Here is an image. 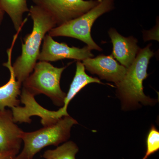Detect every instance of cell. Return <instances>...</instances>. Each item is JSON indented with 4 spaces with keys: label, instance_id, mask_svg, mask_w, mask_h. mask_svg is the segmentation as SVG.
<instances>
[{
    "label": "cell",
    "instance_id": "cell-1",
    "mask_svg": "<svg viewBox=\"0 0 159 159\" xmlns=\"http://www.w3.org/2000/svg\"><path fill=\"white\" fill-rule=\"evenodd\" d=\"M29 12L33 20V29L31 33L24 37L21 54L12 66L16 80L22 84L34 70L39 56L41 44L45 36L57 26L52 16L39 6H31Z\"/></svg>",
    "mask_w": 159,
    "mask_h": 159
},
{
    "label": "cell",
    "instance_id": "cell-2",
    "mask_svg": "<svg viewBox=\"0 0 159 159\" xmlns=\"http://www.w3.org/2000/svg\"><path fill=\"white\" fill-rule=\"evenodd\" d=\"M151 44L140 49L135 59L126 68L123 79L117 86L118 96L122 101L123 109H129L139 105H152L154 100L144 93L143 81L147 78V69L149 61L154 53L151 50Z\"/></svg>",
    "mask_w": 159,
    "mask_h": 159
},
{
    "label": "cell",
    "instance_id": "cell-3",
    "mask_svg": "<svg viewBox=\"0 0 159 159\" xmlns=\"http://www.w3.org/2000/svg\"><path fill=\"white\" fill-rule=\"evenodd\" d=\"M77 121L70 116L62 117L55 124L31 132L22 131L21 138L24 142L23 150L13 159H33L43 148L57 146L68 140L71 128Z\"/></svg>",
    "mask_w": 159,
    "mask_h": 159
},
{
    "label": "cell",
    "instance_id": "cell-4",
    "mask_svg": "<svg viewBox=\"0 0 159 159\" xmlns=\"http://www.w3.org/2000/svg\"><path fill=\"white\" fill-rule=\"evenodd\" d=\"M66 67H56L47 61H39L33 73L22 83L23 88L34 96L44 94L55 105L62 107L66 94L61 89L60 82Z\"/></svg>",
    "mask_w": 159,
    "mask_h": 159
},
{
    "label": "cell",
    "instance_id": "cell-5",
    "mask_svg": "<svg viewBox=\"0 0 159 159\" xmlns=\"http://www.w3.org/2000/svg\"><path fill=\"white\" fill-rule=\"evenodd\" d=\"M115 0H100L97 6L77 18L56 26L48 32L51 37L73 38L85 43L91 50L101 51L102 49L94 41L91 29L94 23L102 15L114 8Z\"/></svg>",
    "mask_w": 159,
    "mask_h": 159
},
{
    "label": "cell",
    "instance_id": "cell-6",
    "mask_svg": "<svg viewBox=\"0 0 159 159\" xmlns=\"http://www.w3.org/2000/svg\"><path fill=\"white\" fill-rule=\"evenodd\" d=\"M100 0H33L48 12L57 26L79 17L97 6Z\"/></svg>",
    "mask_w": 159,
    "mask_h": 159
},
{
    "label": "cell",
    "instance_id": "cell-7",
    "mask_svg": "<svg viewBox=\"0 0 159 159\" xmlns=\"http://www.w3.org/2000/svg\"><path fill=\"white\" fill-rule=\"evenodd\" d=\"M43 42L42 49L38 57L39 61H55L66 58L80 61L94 57L88 46L82 48L70 47L65 43L55 41L49 34L45 36Z\"/></svg>",
    "mask_w": 159,
    "mask_h": 159
},
{
    "label": "cell",
    "instance_id": "cell-8",
    "mask_svg": "<svg viewBox=\"0 0 159 159\" xmlns=\"http://www.w3.org/2000/svg\"><path fill=\"white\" fill-rule=\"evenodd\" d=\"M82 63L91 74L98 75L100 79L113 82L116 85L122 81L126 72V68L118 62L111 54L88 58L82 61Z\"/></svg>",
    "mask_w": 159,
    "mask_h": 159
},
{
    "label": "cell",
    "instance_id": "cell-9",
    "mask_svg": "<svg viewBox=\"0 0 159 159\" xmlns=\"http://www.w3.org/2000/svg\"><path fill=\"white\" fill-rule=\"evenodd\" d=\"M22 130L13 121L12 111L0 110V152L17 155L21 147Z\"/></svg>",
    "mask_w": 159,
    "mask_h": 159
},
{
    "label": "cell",
    "instance_id": "cell-10",
    "mask_svg": "<svg viewBox=\"0 0 159 159\" xmlns=\"http://www.w3.org/2000/svg\"><path fill=\"white\" fill-rule=\"evenodd\" d=\"M108 34L113 44L111 55L120 64L127 68L134 61L140 48L138 40L133 36L125 37L111 28Z\"/></svg>",
    "mask_w": 159,
    "mask_h": 159
},
{
    "label": "cell",
    "instance_id": "cell-11",
    "mask_svg": "<svg viewBox=\"0 0 159 159\" xmlns=\"http://www.w3.org/2000/svg\"><path fill=\"white\" fill-rule=\"evenodd\" d=\"M16 39V36L13 37L11 47L7 51L8 61L3 64L4 66L9 69L10 77L7 83L0 87V110L5 109L6 107L11 108L19 106L20 102L18 97L20 95V89L22 84L16 80L12 70L11 61L12 49Z\"/></svg>",
    "mask_w": 159,
    "mask_h": 159
},
{
    "label": "cell",
    "instance_id": "cell-12",
    "mask_svg": "<svg viewBox=\"0 0 159 159\" xmlns=\"http://www.w3.org/2000/svg\"><path fill=\"white\" fill-rule=\"evenodd\" d=\"M85 67L82 62L78 61L76 64L75 75L70 85L68 93L66 95L64 105L61 108L57 110L58 113L61 117L69 116L67 111L68 106L73 98L84 87L93 83L103 84L98 78L87 75L85 73Z\"/></svg>",
    "mask_w": 159,
    "mask_h": 159
},
{
    "label": "cell",
    "instance_id": "cell-13",
    "mask_svg": "<svg viewBox=\"0 0 159 159\" xmlns=\"http://www.w3.org/2000/svg\"><path fill=\"white\" fill-rule=\"evenodd\" d=\"M0 3L4 12L11 18L16 32L20 31L25 22L23 15L29 10L27 0H0Z\"/></svg>",
    "mask_w": 159,
    "mask_h": 159
},
{
    "label": "cell",
    "instance_id": "cell-14",
    "mask_svg": "<svg viewBox=\"0 0 159 159\" xmlns=\"http://www.w3.org/2000/svg\"><path fill=\"white\" fill-rule=\"evenodd\" d=\"M79 148L72 141L66 142L53 150L46 151L42 157L45 159H76Z\"/></svg>",
    "mask_w": 159,
    "mask_h": 159
},
{
    "label": "cell",
    "instance_id": "cell-15",
    "mask_svg": "<svg viewBox=\"0 0 159 159\" xmlns=\"http://www.w3.org/2000/svg\"><path fill=\"white\" fill-rule=\"evenodd\" d=\"M159 149V132L154 125L152 126L146 139V151L142 159H147Z\"/></svg>",
    "mask_w": 159,
    "mask_h": 159
},
{
    "label": "cell",
    "instance_id": "cell-16",
    "mask_svg": "<svg viewBox=\"0 0 159 159\" xmlns=\"http://www.w3.org/2000/svg\"><path fill=\"white\" fill-rule=\"evenodd\" d=\"M16 157L14 154L10 152H0V159H13Z\"/></svg>",
    "mask_w": 159,
    "mask_h": 159
},
{
    "label": "cell",
    "instance_id": "cell-17",
    "mask_svg": "<svg viewBox=\"0 0 159 159\" xmlns=\"http://www.w3.org/2000/svg\"><path fill=\"white\" fill-rule=\"evenodd\" d=\"M4 14H5V12H4L2 8L1 3H0V25H1L2 22L3 18H4Z\"/></svg>",
    "mask_w": 159,
    "mask_h": 159
}]
</instances>
